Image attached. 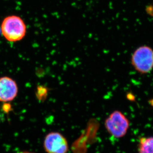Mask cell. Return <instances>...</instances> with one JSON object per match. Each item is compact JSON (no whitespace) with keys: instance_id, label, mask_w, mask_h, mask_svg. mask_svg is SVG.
Returning a JSON list of instances; mask_svg holds the SVG:
<instances>
[{"instance_id":"5b68a950","label":"cell","mask_w":153,"mask_h":153,"mask_svg":"<svg viewBox=\"0 0 153 153\" xmlns=\"http://www.w3.org/2000/svg\"><path fill=\"white\" fill-rule=\"evenodd\" d=\"M18 86L15 80L8 76L0 78V102H9L18 94Z\"/></svg>"},{"instance_id":"7a4b0ae2","label":"cell","mask_w":153,"mask_h":153,"mask_svg":"<svg viewBox=\"0 0 153 153\" xmlns=\"http://www.w3.org/2000/svg\"><path fill=\"white\" fill-rule=\"evenodd\" d=\"M131 64L140 74H148L153 68V50L147 45L137 48L131 55Z\"/></svg>"},{"instance_id":"3957f363","label":"cell","mask_w":153,"mask_h":153,"mask_svg":"<svg viewBox=\"0 0 153 153\" xmlns=\"http://www.w3.org/2000/svg\"><path fill=\"white\" fill-rule=\"evenodd\" d=\"M130 126L128 119L120 111H114L109 115L105 121V127L107 132L116 138L124 137Z\"/></svg>"},{"instance_id":"277c9868","label":"cell","mask_w":153,"mask_h":153,"mask_svg":"<svg viewBox=\"0 0 153 153\" xmlns=\"http://www.w3.org/2000/svg\"><path fill=\"white\" fill-rule=\"evenodd\" d=\"M43 147L47 153H67L68 151L67 139L58 132H51L46 135Z\"/></svg>"},{"instance_id":"6da1fadb","label":"cell","mask_w":153,"mask_h":153,"mask_svg":"<svg viewBox=\"0 0 153 153\" xmlns=\"http://www.w3.org/2000/svg\"><path fill=\"white\" fill-rule=\"evenodd\" d=\"M1 30L6 40L10 42H17L23 39L26 34V25L20 17L10 16L3 20Z\"/></svg>"},{"instance_id":"52a82bcc","label":"cell","mask_w":153,"mask_h":153,"mask_svg":"<svg viewBox=\"0 0 153 153\" xmlns=\"http://www.w3.org/2000/svg\"><path fill=\"white\" fill-rule=\"evenodd\" d=\"M31 153V152H20V153Z\"/></svg>"},{"instance_id":"8992f818","label":"cell","mask_w":153,"mask_h":153,"mask_svg":"<svg viewBox=\"0 0 153 153\" xmlns=\"http://www.w3.org/2000/svg\"><path fill=\"white\" fill-rule=\"evenodd\" d=\"M139 153H153V137L140 138L138 144Z\"/></svg>"}]
</instances>
